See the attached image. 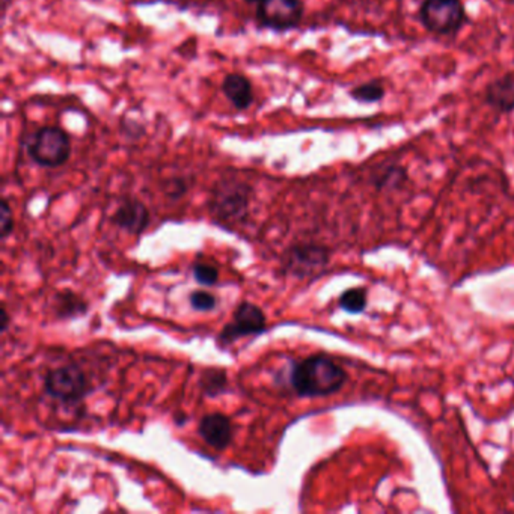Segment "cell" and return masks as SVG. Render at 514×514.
<instances>
[{
	"mask_svg": "<svg viewBox=\"0 0 514 514\" xmlns=\"http://www.w3.org/2000/svg\"><path fill=\"white\" fill-rule=\"evenodd\" d=\"M424 28L436 35H454L466 23L460 0H424L419 11Z\"/></svg>",
	"mask_w": 514,
	"mask_h": 514,
	"instance_id": "4",
	"label": "cell"
},
{
	"mask_svg": "<svg viewBox=\"0 0 514 514\" xmlns=\"http://www.w3.org/2000/svg\"><path fill=\"white\" fill-rule=\"evenodd\" d=\"M194 277L203 286H213L218 282V269L207 262H196L194 266Z\"/></svg>",
	"mask_w": 514,
	"mask_h": 514,
	"instance_id": "17",
	"label": "cell"
},
{
	"mask_svg": "<svg viewBox=\"0 0 514 514\" xmlns=\"http://www.w3.org/2000/svg\"><path fill=\"white\" fill-rule=\"evenodd\" d=\"M303 0H261L257 5L258 25L275 32H288L301 25Z\"/></svg>",
	"mask_w": 514,
	"mask_h": 514,
	"instance_id": "6",
	"label": "cell"
},
{
	"mask_svg": "<svg viewBox=\"0 0 514 514\" xmlns=\"http://www.w3.org/2000/svg\"><path fill=\"white\" fill-rule=\"evenodd\" d=\"M350 97L360 103H377L385 97L386 89H385L384 82L380 80H369V82L361 83L353 89H350Z\"/></svg>",
	"mask_w": 514,
	"mask_h": 514,
	"instance_id": "13",
	"label": "cell"
},
{
	"mask_svg": "<svg viewBox=\"0 0 514 514\" xmlns=\"http://www.w3.org/2000/svg\"><path fill=\"white\" fill-rule=\"evenodd\" d=\"M150 220V210L137 198L122 199L121 204L118 205L112 216V222L128 234L144 233L148 228Z\"/></svg>",
	"mask_w": 514,
	"mask_h": 514,
	"instance_id": "9",
	"label": "cell"
},
{
	"mask_svg": "<svg viewBox=\"0 0 514 514\" xmlns=\"http://www.w3.org/2000/svg\"><path fill=\"white\" fill-rule=\"evenodd\" d=\"M222 93L237 111L253 106V87L251 79L242 73H229L222 82Z\"/></svg>",
	"mask_w": 514,
	"mask_h": 514,
	"instance_id": "11",
	"label": "cell"
},
{
	"mask_svg": "<svg viewBox=\"0 0 514 514\" xmlns=\"http://www.w3.org/2000/svg\"><path fill=\"white\" fill-rule=\"evenodd\" d=\"M44 389L47 395L62 403H79L91 388L82 369L76 365H62L46 374Z\"/></svg>",
	"mask_w": 514,
	"mask_h": 514,
	"instance_id": "5",
	"label": "cell"
},
{
	"mask_svg": "<svg viewBox=\"0 0 514 514\" xmlns=\"http://www.w3.org/2000/svg\"><path fill=\"white\" fill-rule=\"evenodd\" d=\"M199 385H201L205 395L214 397V395H219V394L223 393L227 389L228 378H227V373L223 369H205L203 376H201Z\"/></svg>",
	"mask_w": 514,
	"mask_h": 514,
	"instance_id": "14",
	"label": "cell"
},
{
	"mask_svg": "<svg viewBox=\"0 0 514 514\" xmlns=\"http://www.w3.org/2000/svg\"><path fill=\"white\" fill-rule=\"evenodd\" d=\"M340 306L350 314H360L367 306V292L364 288H350L341 294Z\"/></svg>",
	"mask_w": 514,
	"mask_h": 514,
	"instance_id": "16",
	"label": "cell"
},
{
	"mask_svg": "<svg viewBox=\"0 0 514 514\" xmlns=\"http://www.w3.org/2000/svg\"><path fill=\"white\" fill-rule=\"evenodd\" d=\"M329 255L325 248L316 245H301L290 249L286 266L297 277H310L312 273L320 272L327 264Z\"/></svg>",
	"mask_w": 514,
	"mask_h": 514,
	"instance_id": "8",
	"label": "cell"
},
{
	"mask_svg": "<svg viewBox=\"0 0 514 514\" xmlns=\"http://www.w3.org/2000/svg\"><path fill=\"white\" fill-rule=\"evenodd\" d=\"M189 189V185H187V181L185 178H170L168 183H166V195L170 196V198H180L183 195L187 192Z\"/></svg>",
	"mask_w": 514,
	"mask_h": 514,
	"instance_id": "20",
	"label": "cell"
},
{
	"mask_svg": "<svg viewBox=\"0 0 514 514\" xmlns=\"http://www.w3.org/2000/svg\"><path fill=\"white\" fill-rule=\"evenodd\" d=\"M26 151L30 161L41 168H59L71 155V137L62 127H41L29 137Z\"/></svg>",
	"mask_w": 514,
	"mask_h": 514,
	"instance_id": "3",
	"label": "cell"
},
{
	"mask_svg": "<svg viewBox=\"0 0 514 514\" xmlns=\"http://www.w3.org/2000/svg\"><path fill=\"white\" fill-rule=\"evenodd\" d=\"M189 301L192 308L196 311H211L218 305V299L204 290H196L192 293Z\"/></svg>",
	"mask_w": 514,
	"mask_h": 514,
	"instance_id": "18",
	"label": "cell"
},
{
	"mask_svg": "<svg viewBox=\"0 0 514 514\" xmlns=\"http://www.w3.org/2000/svg\"><path fill=\"white\" fill-rule=\"evenodd\" d=\"M243 2H246L248 5H258L261 0H243Z\"/></svg>",
	"mask_w": 514,
	"mask_h": 514,
	"instance_id": "22",
	"label": "cell"
},
{
	"mask_svg": "<svg viewBox=\"0 0 514 514\" xmlns=\"http://www.w3.org/2000/svg\"><path fill=\"white\" fill-rule=\"evenodd\" d=\"M14 229V216H12V210L6 199L2 201V207H0V237L2 240L8 238Z\"/></svg>",
	"mask_w": 514,
	"mask_h": 514,
	"instance_id": "19",
	"label": "cell"
},
{
	"mask_svg": "<svg viewBox=\"0 0 514 514\" xmlns=\"http://www.w3.org/2000/svg\"><path fill=\"white\" fill-rule=\"evenodd\" d=\"M58 314L63 319H70V317H78L83 312H87V303L83 301L82 297L74 294V293H62L58 296Z\"/></svg>",
	"mask_w": 514,
	"mask_h": 514,
	"instance_id": "15",
	"label": "cell"
},
{
	"mask_svg": "<svg viewBox=\"0 0 514 514\" xmlns=\"http://www.w3.org/2000/svg\"><path fill=\"white\" fill-rule=\"evenodd\" d=\"M198 432L210 446H213L214 450L219 452L228 448L229 444L233 442V422L223 413L205 415L199 422Z\"/></svg>",
	"mask_w": 514,
	"mask_h": 514,
	"instance_id": "10",
	"label": "cell"
},
{
	"mask_svg": "<svg viewBox=\"0 0 514 514\" xmlns=\"http://www.w3.org/2000/svg\"><path fill=\"white\" fill-rule=\"evenodd\" d=\"M264 329H266V316L261 308L251 302H242L234 312L233 323H228L223 327L219 335V341L222 344H231L242 336L261 334Z\"/></svg>",
	"mask_w": 514,
	"mask_h": 514,
	"instance_id": "7",
	"label": "cell"
},
{
	"mask_svg": "<svg viewBox=\"0 0 514 514\" xmlns=\"http://www.w3.org/2000/svg\"><path fill=\"white\" fill-rule=\"evenodd\" d=\"M485 103L501 113L514 111V73H505L485 87Z\"/></svg>",
	"mask_w": 514,
	"mask_h": 514,
	"instance_id": "12",
	"label": "cell"
},
{
	"mask_svg": "<svg viewBox=\"0 0 514 514\" xmlns=\"http://www.w3.org/2000/svg\"><path fill=\"white\" fill-rule=\"evenodd\" d=\"M0 321H2V332H6L8 326H10V314H8L5 306H2V310H0Z\"/></svg>",
	"mask_w": 514,
	"mask_h": 514,
	"instance_id": "21",
	"label": "cell"
},
{
	"mask_svg": "<svg viewBox=\"0 0 514 514\" xmlns=\"http://www.w3.org/2000/svg\"><path fill=\"white\" fill-rule=\"evenodd\" d=\"M347 374L326 356H310L292 369V386L299 397H326L340 391Z\"/></svg>",
	"mask_w": 514,
	"mask_h": 514,
	"instance_id": "1",
	"label": "cell"
},
{
	"mask_svg": "<svg viewBox=\"0 0 514 514\" xmlns=\"http://www.w3.org/2000/svg\"><path fill=\"white\" fill-rule=\"evenodd\" d=\"M251 195L253 187L245 181L237 178L219 181L210 195V213L213 214L219 222H242L248 216Z\"/></svg>",
	"mask_w": 514,
	"mask_h": 514,
	"instance_id": "2",
	"label": "cell"
}]
</instances>
